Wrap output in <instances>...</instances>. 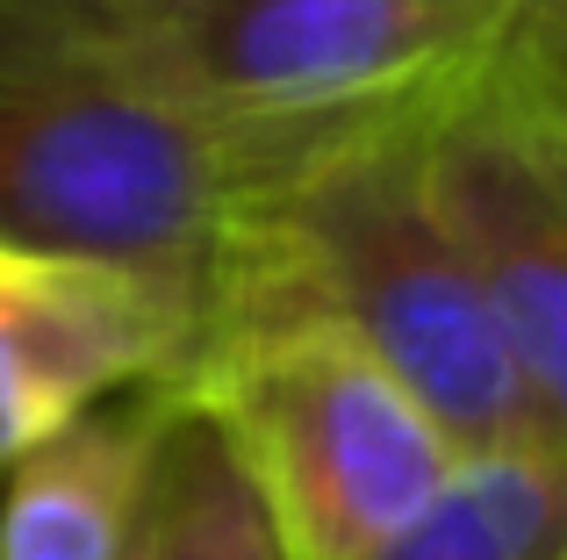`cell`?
Masks as SVG:
<instances>
[{"instance_id": "5b68a950", "label": "cell", "mask_w": 567, "mask_h": 560, "mask_svg": "<svg viewBox=\"0 0 567 560\" xmlns=\"http://www.w3.org/2000/svg\"><path fill=\"white\" fill-rule=\"evenodd\" d=\"M424 173L532 417L567 438V58L525 14L424 123Z\"/></svg>"}, {"instance_id": "30bf717a", "label": "cell", "mask_w": 567, "mask_h": 560, "mask_svg": "<svg viewBox=\"0 0 567 560\" xmlns=\"http://www.w3.org/2000/svg\"><path fill=\"white\" fill-rule=\"evenodd\" d=\"M58 8H80L94 14V22H115V29H137V37H158V29H173L194 0H58Z\"/></svg>"}, {"instance_id": "9c48e42d", "label": "cell", "mask_w": 567, "mask_h": 560, "mask_svg": "<svg viewBox=\"0 0 567 560\" xmlns=\"http://www.w3.org/2000/svg\"><path fill=\"white\" fill-rule=\"evenodd\" d=\"M130 560H280L266 510L251 504L237 460L181 403H173V424L158 438V467L137 510Z\"/></svg>"}, {"instance_id": "3957f363", "label": "cell", "mask_w": 567, "mask_h": 560, "mask_svg": "<svg viewBox=\"0 0 567 560\" xmlns=\"http://www.w3.org/2000/svg\"><path fill=\"white\" fill-rule=\"evenodd\" d=\"M166 388L237 460L280 560H367L460 467L410 381L323 317L216 331Z\"/></svg>"}, {"instance_id": "8992f818", "label": "cell", "mask_w": 567, "mask_h": 560, "mask_svg": "<svg viewBox=\"0 0 567 560\" xmlns=\"http://www.w3.org/2000/svg\"><path fill=\"white\" fill-rule=\"evenodd\" d=\"M194 309L86 252L0 238V481L29 446L109 395L173 381Z\"/></svg>"}, {"instance_id": "52a82bcc", "label": "cell", "mask_w": 567, "mask_h": 560, "mask_svg": "<svg viewBox=\"0 0 567 560\" xmlns=\"http://www.w3.org/2000/svg\"><path fill=\"white\" fill-rule=\"evenodd\" d=\"M166 424L173 388L152 381L29 446L0 481V560H130Z\"/></svg>"}, {"instance_id": "277c9868", "label": "cell", "mask_w": 567, "mask_h": 560, "mask_svg": "<svg viewBox=\"0 0 567 560\" xmlns=\"http://www.w3.org/2000/svg\"><path fill=\"white\" fill-rule=\"evenodd\" d=\"M517 0H194L158 58L251 180L416 129L482 72Z\"/></svg>"}, {"instance_id": "7a4b0ae2", "label": "cell", "mask_w": 567, "mask_h": 560, "mask_svg": "<svg viewBox=\"0 0 567 560\" xmlns=\"http://www.w3.org/2000/svg\"><path fill=\"white\" fill-rule=\"evenodd\" d=\"M266 317L346 323L410 381V395L445 424L460 453L539 432L482 280L439 216L424 123L317 152L251 195L230 259L216 267L194 317V345Z\"/></svg>"}, {"instance_id": "6da1fadb", "label": "cell", "mask_w": 567, "mask_h": 560, "mask_svg": "<svg viewBox=\"0 0 567 560\" xmlns=\"http://www.w3.org/2000/svg\"><path fill=\"white\" fill-rule=\"evenodd\" d=\"M251 195L152 37L0 0V238L130 267L202 317Z\"/></svg>"}, {"instance_id": "ba28073f", "label": "cell", "mask_w": 567, "mask_h": 560, "mask_svg": "<svg viewBox=\"0 0 567 560\" xmlns=\"http://www.w3.org/2000/svg\"><path fill=\"white\" fill-rule=\"evenodd\" d=\"M367 560H567V438L460 453L445 489Z\"/></svg>"}]
</instances>
